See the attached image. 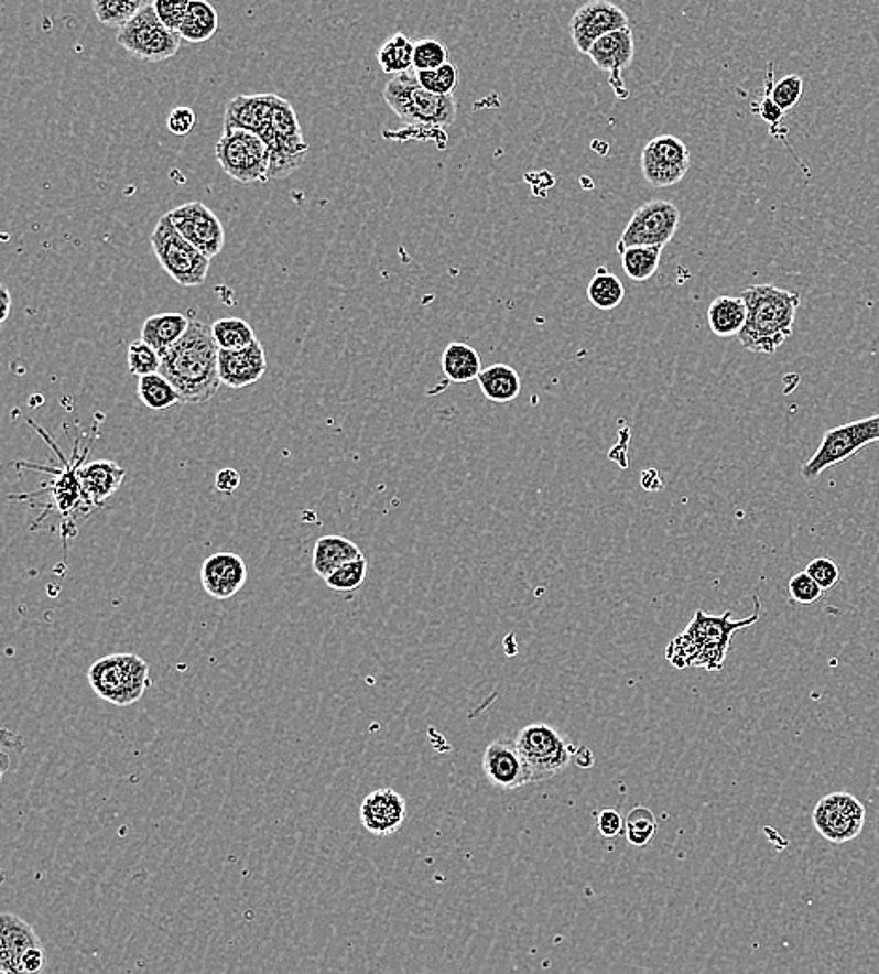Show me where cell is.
I'll list each match as a JSON object with an SVG mask.
<instances>
[{
    "instance_id": "cell-32",
    "label": "cell",
    "mask_w": 879,
    "mask_h": 974,
    "mask_svg": "<svg viewBox=\"0 0 879 974\" xmlns=\"http://www.w3.org/2000/svg\"><path fill=\"white\" fill-rule=\"evenodd\" d=\"M587 299L593 306L603 312L616 310L625 300V285L617 275L609 274L608 270L600 267L587 285Z\"/></svg>"
},
{
    "instance_id": "cell-12",
    "label": "cell",
    "mask_w": 879,
    "mask_h": 974,
    "mask_svg": "<svg viewBox=\"0 0 879 974\" xmlns=\"http://www.w3.org/2000/svg\"><path fill=\"white\" fill-rule=\"evenodd\" d=\"M679 219L681 213L672 201H649L638 206L617 242L619 256L638 246H666L677 232Z\"/></svg>"
},
{
    "instance_id": "cell-22",
    "label": "cell",
    "mask_w": 879,
    "mask_h": 974,
    "mask_svg": "<svg viewBox=\"0 0 879 974\" xmlns=\"http://www.w3.org/2000/svg\"><path fill=\"white\" fill-rule=\"evenodd\" d=\"M267 368V353L259 339L246 349L220 350V381L232 390H242L261 381Z\"/></svg>"
},
{
    "instance_id": "cell-10",
    "label": "cell",
    "mask_w": 879,
    "mask_h": 974,
    "mask_svg": "<svg viewBox=\"0 0 879 974\" xmlns=\"http://www.w3.org/2000/svg\"><path fill=\"white\" fill-rule=\"evenodd\" d=\"M516 746L529 767L531 783L552 780L571 765L572 754L576 749L566 743L560 730L546 724H533L523 727L514 738Z\"/></svg>"
},
{
    "instance_id": "cell-11",
    "label": "cell",
    "mask_w": 879,
    "mask_h": 974,
    "mask_svg": "<svg viewBox=\"0 0 879 974\" xmlns=\"http://www.w3.org/2000/svg\"><path fill=\"white\" fill-rule=\"evenodd\" d=\"M117 42L130 55L146 63H164L175 56L181 47V36L160 21L152 2H146V7L124 29H120Z\"/></svg>"
},
{
    "instance_id": "cell-1",
    "label": "cell",
    "mask_w": 879,
    "mask_h": 974,
    "mask_svg": "<svg viewBox=\"0 0 879 974\" xmlns=\"http://www.w3.org/2000/svg\"><path fill=\"white\" fill-rule=\"evenodd\" d=\"M160 374L175 387L183 403L203 405L213 400L221 385L220 347L213 326L192 318L181 342L162 356Z\"/></svg>"
},
{
    "instance_id": "cell-26",
    "label": "cell",
    "mask_w": 879,
    "mask_h": 974,
    "mask_svg": "<svg viewBox=\"0 0 879 974\" xmlns=\"http://www.w3.org/2000/svg\"><path fill=\"white\" fill-rule=\"evenodd\" d=\"M189 323H192V318L186 317L184 313L151 315L143 323L141 339L151 345L158 355L164 356L188 332Z\"/></svg>"
},
{
    "instance_id": "cell-36",
    "label": "cell",
    "mask_w": 879,
    "mask_h": 974,
    "mask_svg": "<svg viewBox=\"0 0 879 974\" xmlns=\"http://www.w3.org/2000/svg\"><path fill=\"white\" fill-rule=\"evenodd\" d=\"M145 7L143 0H95L93 12L101 25L117 26L120 31Z\"/></svg>"
},
{
    "instance_id": "cell-20",
    "label": "cell",
    "mask_w": 879,
    "mask_h": 974,
    "mask_svg": "<svg viewBox=\"0 0 879 974\" xmlns=\"http://www.w3.org/2000/svg\"><path fill=\"white\" fill-rule=\"evenodd\" d=\"M248 569L242 556L229 551L207 556L202 566L205 593L214 599H229L245 588Z\"/></svg>"
},
{
    "instance_id": "cell-16",
    "label": "cell",
    "mask_w": 879,
    "mask_h": 974,
    "mask_svg": "<svg viewBox=\"0 0 879 974\" xmlns=\"http://www.w3.org/2000/svg\"><path fill=\"white\" fill-rule=\"evenodd\" d=\"M170 216L171 224L175 225L176 231L188 240L195 250L202 251L208 261H213L224 250L226 231L218 216L203 205L199 201H192L186 205L176 206Z\"/></svg>"
},
{
    "instance_id": "cell-7",
    "label": "cell",
    "mask_w": 879,
    "mask_h": 974,
    "mask_svg": "<svg viewBox=\"0 0 879 974\" xmlns=\"http://www.w3.org/2000/svg\"><path fill=\"white\" fill-rule=\"evenodd\" d=\"M151 246L160 267L178 285L199 288L207 280L210 261L203 256L202 251L195 250L194 246L181 232L176 231L175 225L171 224L167 214L158 219L156 227L151 235Z\"/></svg>"
},
{
    "instance_id": "cell-41",
    "label": "cell",
    "mask_w": 879,
    "mask_h": 974,
    "mask_svg": "<svg viewBox=\"0 0 879 974\" xmlns=\"http://www.w3.org/2000/svg\"><path fill=\"white\" fill-rule=\"evenodd\" d=\"M128 368L130 374L146 377V375L160 374L162 369V356L152 349L151 345L143 339H135L128 349Z\"/></svg>"
},
{
    "instance_id": "cell-23",
    "label": "cell",
    "mask_w": 879,
    "mask_h": 974,
    "mask_svg": "<svg viewBox=\"0 0 879 974\" xmlns=\"http://www.w3.org/2000/svg\"><path fill=\"white\" fill-rule=\"evenodd\" d=\"M124 478V468L120 467L119 463L109 462V459H96V462L85 463L79 468L83 494H85V499L90 508H98L106 500L111 499L119 491Z\"/></svg>"
},
{
    "instance_id": "cell-51",
    "label": "cell",
    "mask_w": 879,
    "mask_h": 974,
    "mask_svg": "<svg viewBox=\"0 0 879 974\" xmlns=\"http://www.w3.org/2000/svg\"><path fill=\"white\" fill-rule=\"evenodd\" d=\"M0 974H7V973H2V971H0Z\"/></svg>"
},
{
    "instance_id": "cell-5",
    "label": "cell",
    "mask_w": 879,
    "mask_h": 974,
    "mask_svg": "<svg viewBox=\"0 0 879 974\" xmlns=\"http://www.w3.org/2000/svg\"><path fill=\"white\" fill-rule=\"evenodd\" d=\"M384 101L409 126L443 130L454 125L458 104L454 96L427 93L416 79V72L392 77L384 87Z\"/></svg>"
},
{
    "instance_id": "cell-35",
    "label": "cell",
    "mask_w": 879,
    "mask_h": 974,
    "mask_svg": "<svg viewBox=\"0 0 879 974\" xmlns=\"http://www.w3.org/2000/svg\"><path fill=\"white\" fill-rule=\"evenodd\" d=\"M213 336L220 350H240L258 342L256 332L245 318L226 317L213 325Z\"/></svg>"
},
{
    "instance_id": "cell-40",
    "label": "cell",
    "mask_w": 879,
    "mask_h": 974,
    "mask_svg": "<svg viewBox=\"0 0 879 974\" xmlns=\"http://www.w3.org/2000/svg\"><path fill=\"white\" fill-rule=\"evenodd\" d=\"M448 61L446 45L434 37H424L415 42V56H413V69L415 72H430L445 66Z\"/></svg>"
},
{
    "instance_id": "cell-27",
    "label": "cell",
    "mask_w": 879,
    "mask_h": 974,
    "mask_svg": "<svg viewBox=\"0 0 879 974\" xmlns=\"http://www.w3.org/2000/svg\"><path fill=\"white\" fill-rule=\"evenodd\" d=\"M748 310L741 296H716L707 310V323L715 336L734 337L747 325Z\"/></svg>"
},
{
    "instance_id": "cell-43",
    "label": "cell",
    "mask_w": 879,
    "mask_h": 974,
    "mask_svg": "<svg viewBox=\"0 0 879 974\" xmlns=\"http://www.w3.org/2000/svg\"><path fill=\"white\" fill-rule=\"evenodd\" d=\"M771 87H773V68H769V77H767V93L761 101L758 104H752V111L758 112L761 119L766 120L767 125L771 126V130H773V136L782 139L780 133H785L784 128H782V120H784V111L780 109L777 104H774L773 96H771Z\"/></svg>"
},
{
    "instance_id": "cell-33",
    "label": "cell",
    "mask_w": 879,
    "mask_h": 974,
    "mask_svg": "<svg viewBox=\"0 0 879 974\" xmlns=\"http://www.w3.org/2000/svg\"><path fill=\"white\" fill-rule=\"evenodd\" d=\"M138 393L141 401L152 411H167L171 407L183 403L175 387L162 374L141 377L139 379Z\"/></svg>"
},
{
    "instance_id": "cell-46",
    "label": "cell",
    "mask_w": 879,
    "mask_h": 974,
    "mask_svg": "<svg viewBox=\"0 0 879 974\" xmlns=\"http://www.w3.org/2000/svg\"><path fill=\"white\" fill-rule=\"evenodd\" d=\"M788 591H790V596H792L793 602H797L801 606H812V604H816L817 599L822 598L823 594L820 585H817L816 581L812 580L811 575L806 574V572L793 575L792 580H790V585H788Z\"/></svg>"
},
{
    "instance_id": "cell-38",
    "label": "cell",
    "mask_w": 879,
    "mask_h": 974,
    "mask_svg": "<svg viewBox=\"0 0 879 974\" xmlns=\"http://www.w3.org/2000/svg\"><path fill=\"white\" fill-rule=\"evenodd\" d=\"M366 575H368V561H366V556H362V559L349 562L346 566L333 572L325 583L336 593H355L365 585Z\"/></svg>"
},
{
    "instance_id": "cell-34",
    "label": "cell",
    "mask_w": 879,
    "mask_h": 974,
    "mask_svg": "<svg viewBox=\"0 0 879 974\" xmlns=\"http://www.w3.org/2000/svg\"><path fill=\"white\" fill-rule=\"evenodd\" d=\"M664 246H638L622 251L621 262L625 274L632 281H648L656 274Z\"/></svg>"
},
{
    "instance_id": "cell-18",
    "label": "cell",
    "mask_w": 879,
    "mask_h": 974,
    "mask_svg": "<svg viewBox=\"0 0 879 974\" xmlns=\"http://www.w3.org/2000/svg\"><path fill=\"white\" fill-rule=\"evenodd\" d=\"M482 770L491 786L514 791L531 783L529 767L514 740L499 738L484 749Z\"/></svg>"
},
{
    "instance_id": "cell-24",
    "label": "cell",
    "mask_w": 879,
    "mask_h": 974,
    "mask_svg": "<svg viewBox=\"0 0 879 974\" xmlns=\"http://www.w3.org/2000/svg\"><path fill=\"white\" fill-rule=\"evenodd\" d=\"M589 58L598 69L619 75L628 68L634 58V37L632 29L627 26L622 31L611 32L600 37L597 44L589 51Z\"/></svg>"
},
{
    "instance_id": "cell-48",
    "label": "cell",
    "mask_w": 879,
    "mask_h": 974,
    "mask_svg": "<svg viewBox=\"0 0 879 974\" xmlns=\"http://www.w3.org/2000/svg\"><path fill=\"white\" fill-rule=\"evenodd\" d=\"M597 829L600 832V836L608 837V840L609 837L619 836L625 831V819L616 810H603V812L598 813Z\"/></svg>"
},
{
    "instance_id": "cell-28",
    "label": "cell",
    "mask_w": 879,
    "mask_h": 974,
    "mask_svg": "<svg viewBox=\"0 0 879 974\" xmlns=\"http://www.w3.org/2000/svg\"><path fill=\"white\" fill-rule=\"evenodd\" d=\"M477 381L484 398L501 405L514 401L522 392L520 375L507 364H493L490 368L482 369Z\"/></svg>"
},
{
    "instance_id": "cell-31",
    "label": "cell",
    "mask_w": 879,
    "mask_h": 974,
    "mask_svg": "<svg viewBox=\"0 0 879 974\" xmlns=\"http://www.w3.org/2000/svg\"><path fill=\"white\" fill-rule=\"evenodd\" d=\"M413 56H415V42L409 40L402 32H398L379 47L377 63L384 74L398 77L413 69Z\"/></svg>"
},
{
    "instance_id": "cell-4",
    "label": "cell",
    "mask_w": 879,
    "mask_h": 974,
    "mask_svg": "<svg viewBox=\"0 0 879 974\" xmlns=\"http://www.w3.org/2000/svg\"><path fill=\"white\" fill-rule=\"evenodd\" d=\"M261 117L253 133L263 139L271 152L269 182L293 175L308 156V143L290 101L276 94H261Z\"/></svg>"
},
{
    "instance_id": "cell-14",
    "label": "cell",
    "mask_w": 879,
    "mask_h": 974,
    "mask_svg": "<svg viewBox=\"0 0 879 974\" xmlns=\"http://www.w3.org/2000/svg\"><path fill=\"white\" fill-rule=\"evenodd\" d=\"M29 424L39 430L42 439L53 446V450L57 452L58 459L63 463L61 467L50 468V473L53 475V481H51V484H45L44 489H42V491H50L51 505L55 506V510H57L66 521H74L77 512H79V508H83L85 512L93 510V508L88 506L87 499H85L82 480H79V468L85 465V463H83V457L87 454V450H83L82 454L74 452L68 462H66L63 452L57 448V444L51 441L50 435H47L44 430H40L39 425L34 424L32 420H29ZM42 491H40V494H42Z\"/></svg>"
},
{
    "instance_id": "cell-42",
    "label": "cell",
    "mask_w": 879,
    "mask_h": 974,
    "mask_svg": "<svg viewBox=\"0 0 879 974\" xmlns=\"http://www.w3.org/2000/svg\"><path fill=\"white\" fill-rule=\"evenodd\" d=\"M803 88L804 83L801 75H785L784 79H780L779 83H774L773 87H771V96H773L774 104L782 111H792L793 107L797 106L799 100H801V96H803Z\"/></svg>"
},
{
    "instance_id": "cell-6",
    "label": "cell",
    "mask_w": 879,
    "mask_h": 974,
    "mask_svg": "<svg viewBox=\"0 0 879 974\" xmlns=\"http://www.w3.org/2000/svg\"><path fill=\"white\" fill-rule=\"evenodd\" d=\"M87 677L93 692L115 706L138 703L152 684L149 663L130 652L104 656L88 668Z\"/></svg>"
},
{
    "instance_id": "cell-3",
    "label": "cell",
    "mask_w": 879,
    "mask_h": 974,
    "mask_svg": "<svg viewBox=\"0 0 879 974\" xmlns=\"http://www.w3.org/2000/svg\"><path fill=\"white\" fill-rule=\"evenodd\" d=\"M741 299L747 304L748 317L737 336L739 342L750 353L774 355L792 337L801 294L763 283L742 291Z\"/></svg>"
},
{
    "instance_id": "cell-30",
    "label": "cell",
    "mask_w": 879,
    "mask_h": 974,
    "mask_svg": "<svg viewBox=\"0 0 879 974\" xmlns=\"http://www.w3.org/2000/svg\"><path fill=\"white\" fill-rule=\"evenodd\" d=\"M218 25L220 19L213 4H208L205 0H189L181 37L189 44H203L218 32Z\"/></svg>"
},
{
    "instance_id": "cell-19",
    "label": "cell",
    "mask_w": 879,
    "mask_h": 974,
    "mask_svg": "<svg viewBox=\"0 0 879 974\" xmlns=\"http://www.w3.org/2000/svg\"><path fill=\"white\" fill-rule=\"evenodd\" d=\"M408 819V804L394 789H377L360 805V821L373 836L384 837L402 829Z\"/></svg>"
},
{
    "instance_id": "cell-47",
    "label": "cell",
    "mask_w": 879,
    "mask_h": 974,
    "mask_svg": "<svg viewBox=\"0 0 879 974\" xmlns=\"http://www.w3.org/2000/svg\"><path fill=\"white\" fill-rule=\"evenodd\" d=\"M195 120V111L192 107L188 106H178L171 111L170 119H167V130L173 133V136H188L189 131L194 130Z\"/></svg>"
},
{
    "instance_id": "cell-2",
    "label": "cell",
    "mask_w": 879,
    "mask_h": 974,
    "mask_svg": "<svg viewBox=\"0 0 879 974\" xmlns=\"http://www.w3.org/2000/svg\"><path fill=\"white\" fill-rule=\"evenodd\" d=\"M756 612L745 620H731V613L709 615L697 609L683 634H679L668 645L666 660L673 668H699L705 671H720L728 656L729 645L737 631L760 620V599L753 598Z\"/></svg>"
},
{
    "instance_id": "cell-50",
    "label": "cell",
    "mask_w": 879,
    "mask_h": 974,
    "mask_svg": "<svg viewBox=\"0 0 879 974\" xmlns=\"http://www.w3.org/2000/svg\"><path fill=\"white\" fill-rule=\"evenodd\" d=\"M0 291H2V315H0V321L7 323L8 315H10V306H12V299H10L7 285H2Z\"/></svg>"
},
{
    "instance_id": "cell-8",
    "label": "cell",
    "mask_w": 879,
    "mask_h": 974,
    "mask_svg": "<svg viewBox=\"0 0 879 974\" xmlns=\"http://www.w3.org/2000/svg\"><path fill=\"white\" fill-rule=\"evenodd\" d=\"M216 160L232 181L240 184L269 182L271 152L258 133L248 130H227L216 144Z\"/></svg>"
},
{
    "instance_id": "cell-21",
    "label": "cell",
    "mask_w": 879,
    "mask_h": 974,
    "mask_svg": "<svg viewBox=\"0 0 879 974\" xmlns=\"http://www.w3.org/2000/svg\"><path fill=\"white\" fill-rule=\"evenodd\" d=\"M44 946L36 931L23 918L4 912L0 918V971L7 974L21 973V962L32 949Z\"/></svg>"
},
{
    "instance_id": "cell-39",
    "label": "cell",
    "mask_w": 879,
    "mask_h": 974,
    "mask_svg": "<svg viewBox=\"0 0 879 974\" xmlns=\"http://www.w3.org/2000/svg\"><path fill=\"white\" fill-rule=\"evenodd\" d=\"M416 79L421 83L422 88H426L427 93L437 94V96H454V90L458 87V68L456 64L446 63L437 69L430 72H416Z\"/></svg>"
},
{
    "instance_id": "cell-17",
    "label": "cell",
    "mask_w": 879,
    "mask_h": 974,
    "mask_svg": "<svg viewBox=\"0 0 879 974\" xmlns=\"http://www.w3.org/2000/svg\"><path fill=\"white\" fill-rule=\"evenodd\" d=\"M628 18L625 10L606 2V0H593L584 7H579L571 19L572 42L576 50L584 55H589L590 47L597 44L600 37L611 32L627 29Z\"/></svg>"
},
{
    "instance_id": "cell-44",
    "label": "cell",
    "mask_w": 879,
    "mask_h": 974,
    "mask_svg": "<svg viewBox=\"0 0 879 974\" xmlns=\"http://www.w3.org/2000/svg\"><path fill=\"white\" fill-rule=\"evenodd\" d=\"M152 7H154V12H156L160 21L171 32H175V34L181 36L184 19H186V13H188L189 0H156V2H152Z\"/></svg>"
},
{
    "instance_id": "cell-49",
    "label": "cell",
    "mask_w": 879,
    "mask_h": 974,
    "mask_svg": "<svg viewBox=\"0 0 879 974\" xmlns=\"http://www.w3.org/2000/svg\"><path fill=\"white\" fill-rule=\"evenodd\" d=\"M240 486V473L235 468H221L216 475V489L224 495H232Z\"/></svg>"
},
{
    "instance_id": "cell-13",
    "label": "cell",
    "mask_w": 879,
    "mask_h": 974,
    "mask_svg": "<svg viewBox=\"0 0 879 974\" xmlns=\"http://www.w3.org/2000/svg\"><path fill=\"white\" fill-rule=\"evenodd\" d=\"M867 810L849 793H831L814 808L812 821L816 831L831 843L851 842L865 826Z\"/></svg>"
},
{
    "instance_id": "cell-29",
    "label": "cell",
    "mask_w": 879,
    "mask_h": 974,
    "mask_svg": "<svg viewBox=\"0 0 879 974\" xmlns=\"http://www.w3.org/2000/svg\"><path fill=\"white\" fill-rule=\"evenodd\" d=\"M443 374L451 382H471L482 374V360L471 345L454 344L446 345L443 353Z\"/></svg>"
},
{
    "instance_id": "cell-9",
    "label": "cell",
    "mask_w": 879,
    "mask_h": 974,
    "mask_svg": "<svg viewBox=\"0 0 879 974\" xmlns=\"http://www.w3.org/2000/svg\"><path fill=\"white\" fill-rule=\"evenodd\" d=\"M872 443H879V414L825 431L814 456L801 468V475L806 481L816 480L823 470L840 465Z\"/></svg>"
},
{
    "instance_id": "cell-45",
    "label": "cell",
    "mask_w": 879,
    "mask_h": 974,
    "mask_svg": "<svg viewBox=\"0 0 879 974\" xmlns=\"http://www.w3.org/2000/svg\"><path fill=\"white\" fill-rule=\"evenodd\" d=\"M812 580L816 581L822 591H831L838 585L840 581V569L835 561H831L827 556H817L804 569Z\"/></svg>"
},
{
    "instance_id": "cell-15",
    "label": "cell",
    "mask_w": 879,
    "mask_h": 974,
    "mask_svg": "<svg viewBox=\"0 0 879 974\" xmlns=\"http://www.w3.org/2000/svg\"><path fill=\"white\" fill-rule=\"evenodd\" d=\"M691 169V150L675 136L651 139L641 152V171L653 187H668L685 178Z\"/></svg>"
},
{
    "instance_id": "cell-37",
    "label": "cell",
    "mask_w": 879,
    "mask_h": 974,
    "mask_svg": "<svg viewBox=\"0 0 879 974\" xmlns=\"http://www.w3.org/2000/svg\"><path fill=\"white\" fill-rule=\"evenodd\" d=\"M656 829H659V824H656L654 813L649 808H643V805L634 808L625 819V832H627L628 843L634 845V847H645V845L653 842Z\"/></svg>"
},
{
    "instance_id": "cell-25",
    "label": "cell",
    "mask_w": 879,
    "mask_h": 974,
    "mask_svg": "<svg viewBox=\"0 0 879 974\" xmlns=\"http://www.w3.org/2000/svg\"><path fill=\"white\" fill-rule=\"evenodd\" d=\"M365 553L360 551L357 543L347 540L346 537H323L315 542L314 555H312V569L315 574L321 575L323 580H327L328 575L336 570L346 566L349 562L362 559Z\"/></svg>"
}]
</instances>
